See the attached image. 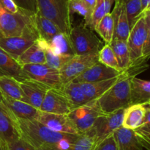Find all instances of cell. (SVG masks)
<instances>
[{
  "instance_id": "obj_1",
  "label": "cell",
  "mask_w": 150,
  "mask_h": 150,
  "mask_svg": "<svg viewBox=\"0 0 150 150\" xmlns=\"http://www.w3.org/2000/svg\"><path fill=\"white\" fill-rule=\"evenodd\" d=\"M15 119L21 138L37 150H73L79 136L54 131L35 119Z\"/></svg>"
},
{
  "instance_id": "obj_2",
  "label": "cell",
  "mask_w": 150,
  "mask_h": 150,
  "mask_svg": "<svg viewBox=\"0 0 150 150\" xmlns=\"http://www.w3.org/2000/svg\"><path fill=\"white\" fill-rule=\"evenodd\" d=\"M144 63L129 67L121 74L118 80L103 96L96 99L101 111L111 113L131 104V80L136 74L146 70Z\"/></svg>"
},
{
  "instance_id": "obj_3",
  "label": "cell",
  "mask_w": 150,
  "mask_h": 150,
  "mask_svg": "<svg viewBox=\"0 0 150 150\" xmlns=\"http://www.w3.org/2000/svg\"><path fill=\"white\" fill-rule=\"evenodd\" d=\"M38 13L56 24L61 32L70 34L71 16L69 0H36Z\"/></svg>"
},
{
  "instance_id": "obj_4",
  "label": "cell",
  "mask_w": 150,
  "mask_h": 150,
  "mask_svg": "<svg viewBox=\"0 0 150 150\" xmlns=\"http://www.w3.org/2000/svg\"><path fill=\"white\" fill-rule=\"evenodd\" d=\"M69 35L76 55L97 54L105 45L92 29L85 24L72 27Z\"/></svg>"
},
{
  "instance_id": "obj_5",
  "label": "cell",
  "mask_w": 150,
  "mask_h": 150,
  "mask_svg": "<svg viewBox=\"0 0 150 150\" xmlns=\"http://www.w3.org/2000/svg\"><path fill=\"white\" fill-rule=\"evenodd\" d=\"M40 38L39 33L33 21L26 26L19 36L4 37L0 34V48L17 60L18 57Z\"/></svg>"
},
{
  "instance_id": "obj_6",
  "label": "cell",
  "mask_w": 150,
  "mask_h": 150,
  "mask_svg": "<svg viewBox=\"0 0 150 150\" xmlns=\"http://www.w3.org/2000/svg\"><path fill=\"white\" fill-rule=\"evenodd\" d=\"M35 13L19 9L11 13L0 5V34L4 37L19 36L28 24L33 21Z\"/></svg>"
},
{
  "instance_id": "obj_7",
  "label": "cell",
  "mask_w": 150,
  "mask_h": 150,
  "mask_svg": "<svg viewBox=\"0 0 150 150\" xmlns=\"http://www.w3.org/2000/svg\"><path fill=\"white\" fill-rule=\"evenodd\" d=\"M102 114L104 113L101 111L96 100H93L72 110L67 116L79 134H82L90 130L97 119Z\"/></svg>"
},
{
  "instance_id": "obj_8",
  "label": "cell",
  "mask_w": 150,
  "mask_h": 150,
  "mask_svg": "<svg viewBox=\"0 0 150 150\" xmlns=\"http://www.w3.org/2000/svg\"><path fill=\"white\" fill-rule=\"evenodd\" d=\"M22 70L27 79L42 84L49 88L61 90L63 86L59 70L53 69L46 64L22 65Z\"/></svg>"
},
{
  "instance_id": "obj_9",
  "label": "cell",
  "mask_w": 150,
  "mask_h": 150,
  "mask_svg": "<svg viewBox=\"0 0 150 150\" xmlns=\"http://www.w3.org/2000/svg\"><path fill=\"white\" fill-rule=\"evenodd\" d=\"M148 34V28L145 23L144 14L141 15L130 29L127 40L130 57V66L144 63L142 60V50Z\"/></svg>"
},
{
  "instance_id": "obj_10",
  "label": "cell",
  "mask_w": 150,
  "mask_h": 150,
  "mask_svg": "<svg viewBox=\"0 0 150 150\" xmlns=\"http://www.w3.org/2000/svg\"><path fill=\"white\" fill-rule=\"evenodd\" d=\"M98 53L83 55H74L59 70L63 85L73 81L89 67L98 63Z\"/></svg>"
},
{
  "instance_id": "obj_11",
  "label": "cell",
  "mask_w": 150,
  "mask_h": 150,
  "mask_svg": "<svg viewBox=\"0 0 150 150\" xmlns=\"http://www.w3.org/2000/svg\"><path fill=\"white\" fill-rule=\"evenodd\" d=\"M125 109H120L111 113H104L97 119L92 128L96 136L97 145L122 126Z\"/></svg>"
},
{
  "instance_id": "obj_12",
  "label": "cell",
  "mask_w": 150,
  "mask_h": 150,
  "mask_svg": "<svg viewBox=\"0 0 150 150\" xmlns=\"http://www.w3.org/2000/svg\"><path fill=\"white\" fill-rule=\"evenodd\" d=\"M39 110L54 114L68 115L72 110V107L62 90L49 88Z\"/></svg>"
},
{
  "instance_id": "obj_13",
  "label": "cell",
  "mask_w": 150,
  "mask_h": 150,
  "mask_svg": "<svg viewBox=\"0 0 150 150\" xmlns=\"http://www.w3.org/2000/svg\"><path fill=\"white\" fill-rule=\"evenodd\" d=\"M35 120L54 131L79 135L67 115L54 114L39 110Z\"/></svg>"
},
{
  "instance_id": "obj_14",
  "label": "cell",
  "mask_w": 150,
  "mask_h": 150,
  "mask_svg": "<svg viewBox=\"0 0 150 150\" xmlns=\"http://www.w3.org/2000/svg\"><path fill=\"white\" fill-rule=\"evenodd\" d=\"M16 119L7 107L0 102V141L4 146L20 138Z\"/></svg>"
},
{
  "instance_id": "obj_15",
  "label": "cell",
  "mask_w": 150,
  "mask_h": 150,
  "mask_svg": "<svg viewBox=\"0 0 150 150\" xmlns=\"http://www.w3.org/2000/svg\"><path fill=\"white\" fill-rule=\"evenodd\" d=\"M123 71H117L109 66H105L103 63L98 62L88 68L85 71L77 76L73 81L79 83L99 82V81L106 80L118 76Z\"/></svg>"
},
{
  "instance_id": "obj_16",
  "label": "cell",
  "mask_w": 150,
  "mask_h": 150,
  "mask_svg": "<svg viewBox=\"0 0 150 150\" xmlns=\"http://www.w3.org/2000/svg\"><path fill=\"white\" fill-rule=\"evenodd\" d=\"M114 20L113 40L127 41L130 32V26L125 10V0H117L115 7L111 11Z\"/></svg>"
},
{
  "instance_id": "obj_17",
  "label": "cell",
  "mask_w": 150,
  "mask_h": 150,
  "mask_svg": "<svg viewBox=\"0 0 150 150\" xmlns=\"http://www.w3.org/2000/svg\"><path fill=\"white\" fill-rule=\"evenodd\" d=\"M1 103L7 107L15 119H36L39 110L31 104L20 100L13 99L8 97L1 96Z\"/></svg>"
},
{
  "instance_id": "obj_18",
  "label": "cell",
  "mask_w": 150,
  "mask_h": 150,
  "mask_svg": "<svg viewBox=\"0 0 150 150\" xmlns=\"http://www.w3.org/2000/svg\"><path fill=\"white\" fill-rule=\"evenodd\" d=\"M20 85L28 104L40 110L42 100L49 88L31 79L21 81L20 82Z\"/></svg>"
},
{
  "instance_id": "obj_19",
  "label": "cell",
  "mask_w": 150,
  "mask_h": 150,
  "mask_svg": "<svg viewBox=\"0 0 150 150\" xmlns=\"http://www.w3.org/2000/svg\"><path fill=\"white\" fill-rule=\"evenodd\" d=\"M12 76L19 82L27 79L22 70L21 65L0 48V76Z\"/></svg>"
},
{
  "instance_id": "obj_20",
  "label": "cell",
  "mask_w": 150,
  "mask_h": 150,
  "mask_svg": "<svg viewBox=\"0 0 150 150\" xmlns=\"http://www.w3.org/2000/svg\"><path fill=\"white\" fill-rule=\"evenodd\" d=\"M146 114V105L134 104L125 109L122 126L126 129L135 130L143 123Z\"/></svg>"
},
{
  "instance_id": "obj_21",
  "label": "cell",
  "mask_w": 150,
  "mask_h": 150,
  "mask_svg": "<svg viewBox=\"0 0 150 150\" xmlns=\"http://www.w3.org/2000/svg\"><path fill=\"white\" fill-rule=\"evenodd\" d=\"M119 150H143L144 147L133 130L121 126L113 133Z\"/></svg>"
},
{
  "instance_id": "obj_22",
  "label": "cell",
  "mask_w": 150,
  "mask_h": 150,
  "mask_svg": "<svg viewBox=\"0 0 150 150\" xmlns=\"http://www.w3.org/2000/svg\"><path fill=\"white\" fill-rule=\"evenodd\" d=\"M121 75V74H120ZM120 75L106 80L99 81L88 83H80L81 88L83 90L88 101H93L103 95L107 91L110 89L117 82Z\"/></svg>"
},
{
  "instance_id": "obj_23",
  "label": "cell",
  "mask_w": 150,
  "mask_h": 150,
  "mask_svg": "<svg viewBox=\"0 0 150 150\" xmlns=\"http://www.w3.org/2000/svg\"><path fill=\"white\" fill-rule=\"evenodd\" d=\"M0 93L1 96L8 97L27 103L26 96L21 87L20 82L12 76H0Z\"/></svg>"
},
{
  "instance_id": "obj_24",
  "label": "cell",
  "mask_w": 150,
  "mask_h": 150,
  "mask_svg": "<svg viewBox=\"0 0 150 150\" xmlns=\"http://www.w3.org/2000/svg\"><path fill=\"white\" fill-rule=\"evenodd\" d=\"M149 101H150V81L134 76L131 80V104H146Z\"/></svg>"
},
{
  "instance_id": "obj_25",
  "label": "cell",
  "mask_w": 150,
  "mask_h": 150,
  "mask_svg": "<svg viewBox=\"0 0 150 150\" xmlns=\"http://www.w3.org/2000/svg\"><path fill=\"white\" fill-rule=\"evenodd\" d=\"M61 90L68 99L72 110L89 102L79 82L74 81L67 82L63 85Z\"/></svg>"
},
{
  "instance_id": "obj_26",
  "label": "cell",
  "mask_w": 150,
  "mask_h": 150,
  "mask_svg": "<svg viewBox=\"0 0 150 150\" xmlns=\"http://www.w3.org/2000/svg\"><path fill=\"white\" fill-rule=\"evenodd\" d=\"M37 42L45 51V64L53 69L60 70L73 57L68 54H57L51 49L49 44L41 38H39Z\"/></svg>"
},
{
  "instance_id": "obj_27",
  "label": "cell",
  "mask_w": 150,
  "mask_h": 150,
  "mask_svg": "<svg viewBox=\"0 0 150 150\" xmlns=\"http://www.w3.org/2000/svg\"><path fill=\"white\" fill-rule=\"evenodd\" d=\"M35 22L40 38L46 42H49L56 35L61 32V30L55 23L50 19L42 16L38 13L35 15Z\"/></svg>"
},
{
  "instance_id": "obj_28",
  "label": "cell",
  "mask_w": 150,
  "mask_h": 150,
  "mask_svg": "<svg viewBox=\"0 0 150 150\" xmlns=\"http://www.w3.org/2000/svg\"><path fill=\"white\" fill-rule=\"evenodd\" d=\"M17 61L21 66L25 64H45V51L36 41L18 57Z\"/></svg>"
},
{
  "instance_id": "obj_29",
  "label": "cell",
  "mask_w": 150,
  "mask_h": 150,
  "mask_svg": "<svg viewBox=\"0 0 150 150\" xmlns=\"http://www.w3.org/2000/svg\"><path fill=\"white\" fill-rule=\"evenodd\" d=\"M47 43L49 44L51 49L57 54L76 55L69 34L61 32Z\"/></svg>"
},
{
  "instance_id": "obj_30",
  "label": "cell",
  "mask_w": 150,
  "mask_h": 150,
  "mask_svg": "<svg viewBox=\"0 0 150 150\" xmlns=\"http://www.w3.org/2000/svg\"><path fill=\"white\" fill-rule=\"evenodd\" d=\"M112 49L119 66L122 71H125L130 66V57L127 41L122 40H112L108 44Z\"/></svg>"
},
{
  "instance_id": "obj_31",
  "label": "cell",
  "mask_w": 150,
  "mask_h": 150,
  "mask_svg": "<svg viewBox=\"0 0 150 150\" xmlns=\"http://www.w3.org/2000/svg\"><path fill=\"white\" fill-rule=\"evenodd\" d=\"M95 30L103 40L105 44L111 42L114 32V20L111 12L103 16L95 28Z\"/></svg>"
},
{
  "instance_id": "obj_32",
  "label": "cell",
  "mask_w": 150,
  "mask_h": 150,
  "mask_svg": "<svg viewBox=\"0 0 150 150\" xmlns=\"http://www.w3.org/2000/svg\"><path fill=\"white\" fill-rule=\"evenodd\" d=\"M69 11L70 16L78 13L83 18L85 26L90 29L93 10L83 0H69Z\"/></svg>"
},
{
  "instance_id": "obj_33",
  "label": "cell",
  "mask_w": 150,
  "mask_h": 150,
  "mask_svg": "<svg viewBox=\"0 0 150 150\" xmlns=\"http://www.w3.org/2000/svg\"><path fill=\"white\" fill-rule=\"evenodd\" d=\"M146 105V114L142 124L133 130L144 148L150 150V107Z\"/></svg>"
},
{
  "instance_id": "obj_34",
  "label": "cell",
  "mask_w": 150,
  "mask_h": 150,
  "mask_svg": "<svg viewBox=\"0 0 150 150\" xmlns=\"http://www.w3.org/2000/svg\"><path fill=\"white\" fill-rule=\"evenodd\" d=\"M96 145V136L91 129L88 132L79 134L73 143V150H94Z\"/></svg>"
},
{
  "instance_id": "obj_35",
  "label": "cell",
  "mask_w": 150,
  "mask_h": 150,
  "mask_svg": "<svg viewBox=\"0 0 150 150\" xmlns=\"http://www.w3.org/2000/svg\"><path fill=\"white\" fill-rule=\"evenodd\" d=\"M98 61L116 70L123 71L120 69L117 57L108 44H105L103 47L98 52Z\"/></svg>"
},
{
  "instance_id": "obj_36",
  "label": "cell",
  "mask_w": 150,
  "mask_h": 150,
  "mask_svg": "<svg viewBox=\"0 0 150 150\" xmlns=\"http://www.w3.org/2000/svg\"><path fill=\"white\" fill-rule=\"evenodd\" d=\"M125 10L130 29L143 13L141 0H125Z\"/></svg>"
},
{
  "instance_id": "obj_37",
  "label": "cell",
  "mask_w": 150,
  "mask_h": 150,
  "mask_svg": "<svg viewBox=\"0 0 150 150\" xmlns=\"http://www.w3.org/2000/svg\"><path fill=\"white\" fill-rule=\"evenodd\" d=\"M106 13L104 0H96V4L94 8L93 13H92V24H91L90 29L95 30V28L100 22V21L103 18Z\"/></svg>"
},
{
  "instance_id": "obj_38",
  "label": "cell",
  "mask_w": 150,
  "mask_h": 150,
  "mask_svg": "<svg viewBox=\"0 0 150 150\" xmlns=\"http://www.w3.org/2000/svg\"><path fill=\"white\" fill-rule=\"evenodd\" d=\"M94 150H119L114 135H111L103 140L95 146Z\"/></svg>"
},
{
  "instance_id": "obj_39",
  "label": "cell",
  "mask_w": 150,
  "mask_h": 150,
  "mask_svg": "<svg viewBox=\"0 0 150 150\" xmlns=\"http://www.w3.org/2000/svg\"><path fill=\"white\" fill-rule=\"evenodd\" d=\"M7 150H37L30 144L20 138L7 146Z\"/></svg>"
},
{
  "instance_id": "obj_40",
  "label": "cell",
  "mask_w": 150,
  "mask_h": 150,
  "mask_svg": "<svg viewBox=\"0 0 150 150\" xmlns=\"http://www.w3.org/2000/svg\"><path fill=\"white\" fill-rule=\"evenodd\" d=\"M14 1L20 9L33 13H38L36 0H14Z\"/></svg>"
},
{
  "instance_id": "obj_41",
  "label": "cell",
  "mask_w": 150,
  "mask_h": 150,
  "mask_svg": "<svg viewBox=\"0 0 150 150\" xmlns=\"http://www.w3.org/2000/svg\"><path fill=\"white\" fill-rule=\"evenodd\" d=\"M0 5L11 13H16L18 12L19 7L14 1V0H0Z\"/></svg>"
},
{
  "instance_id": "obj_42",
  "label": "cell",
  "mask_w": 150,
  "mask_h": 150,
  "mask_svg": "<svg viewBox=\"0 0 150 150\" xmlns=\"http://www.w3.org/2000/svg\"><path fill=\"white\" fill-rule=\"evenodd\" d=\"M150 58V29H148L147 37L146 41L144 45L143 50H142V60L143 62H146Z\"/></svg>"
},
{
  "instance_id": "obj_43",
  "label": "cell",
  "mask_w": 150,
  "mask_h": 150,
  "mask_svg": "<svg viewBox=\"0 0 150 150\" xmlns=\"http://www.w3.org/2000/svg\"><path fill=\"white\" fill-rule=\"evenodd\" d=\"M144 18L145 23H146V26H147L148 29H150V10H146L143 12Z\"/></svg>"
},
{
  "instance_id": "obj_44",
  "label": "cell",
  "mask_w": 150,
  "mask_h": 150,
  "mask_svg": "<svg viewBox=\"0 0 150 150\" xmlns=\"http://www.w3.org/2000/svg\"><path fill=\"white\" fill-rule=\"evenodd\" d=\"M114 1H115V0H104V1H105L106 13H110L111 12V8H112V6Z\"/></svg>"
},
{
  "instance_id": "obj_45",
  "label": "cell",
  "mask_w": 150,
  "mask_h": 150,
  "mask_svg": "<svg viewBox=\"0 0 150 150\" xmlns=\"http://www.w3.org/2000/svg\"><path fill=\"white\" fill-rule=\"evenodd\" d=\"M92 10H94V8L95 7V4H96V0H83Z\"/></svg>"
},
{
  "instance_id": "obj_46",
  "label": "cell",
  "mask_w": 150,
  "mask_h": 150,
  "mask_svg": "<svg viewBox=\"0 0 150 150\" xmlns=\"http://www.w3.org/2000/svg\"><path fill=\"white\" fill-rule=\"evenodd\" d=\"M141 1H142V10H143L144 12L145 11L150 5V0H141Z\"/></svg>"
},
{
  "instance_id": "obj_47",
  "label": "cell",
  "mask_w": 150,
  "mask_h": 150,
  "mask_svg": "<svg viewBox=\"0 0 150 150\" xmlns=\"http://www.w3.org/2000/svg\"><path fill=\"white\" fill-rule=\"evenodd\" d=\"M0 150H7V148L4 146V144L0 141Z\"/></svg>"
},
{
  "instance_id": "obj_48",
  "label": "cell",
  "mask_w": 150,
  "mask_h": 150,
  "mask_svg": "<svg viewBox=\"0 0 150 150\" xmlns=\"http://www.w3.org/2000/svg\"><path fill=\"white\" fill-rule=\"evenodd\" d=\"M1 99H2V97H1V94L0 93V102H1Z\"/></svg>"
},
{
  "instance_id": "obj_49",
  "label": "cell",
  "mask_w": 150,
  "mask_h": 150,
  "mask_svg": "<svg viewBox=\"0 0 150 150\" xmlns=\"http://www.w3.org/2000/svg\"><path fill=\"white\" fill-rule=\"evenodd\" d=\"M148 104V105H149V107H150V101H149V102H148L147 104Z\"/></svg>"
},
{
  "instance_id": "obj_50",
  "label": "cell",
  "mask_w": 150,
  "mask_h": 150,
  "mask_svg": "<svg viewBox=\"0 0 150 150\" xmlns=\"http://www.w3.org/2000/svg\"><path fill=\"white\" fill-rule=\"evenodd\" d=\"M146 10H150V5L149 6V7H148V8L146 9Z\"/></svg>"
}]
</instances>
